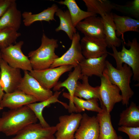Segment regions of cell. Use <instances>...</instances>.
Masks as SVG:
<instances>
[{"instance_id":"cell-1","label":"cell","mask_w":139,"mask_h":139,"mask_svg":"<svg viewBox=\"0 0 139 139\" xmlns=\"http://www.w3.org/2000/svg\"><path fill=\"white\" fill-rule=\"evenodd\" d=\"M36 117L27 106L10 109L0 117V132L7 136L15 135L28 125L36 123Z\"/></svg>"},{"instance_id":"cell-2","label":"cell","mask_w":139,"mask_h":139,"mask_svg":"<svg viewBox=\"0 0 139 139\" xmlns=\"http://www.w3.org/2000/svg\"><path fill=\"white\" fill-rule=\"evenodd\" d=\"M58 46L57 40L50 38L43 33L40 46L28 54L33 70H39L50 68L59 57L55 52Z\"/></svg>"},{"instance_id":"cell-3","label":"cell","mask_w":139,"mask_h":139,"mask_svg":"<svg viewBox=\"0 0 139 139\" xmlns=\"http://www.w3.org/2000/svg\"><path fill=\"white\" fill-rule=\"evenodd\" d=\"M123 46L120 51H118L116 47L112 46L113 52H108V54L112 56L115 59L116 64V68L120 69L123 64H126L131 68L133 72V79L139 81V44L136 38L132 41L128 40L125 44L129 47V49L125 47L123 41ZM124 44V45H125Z\"/></svg>"},{"instance_id":"cell-4","label":"cell","mask_w":139,"mask_h":139,"mask_svg":"<svg viewBox=\"0 0 139 139\" xmlns=\"http://www.w3.org/2000/svg\"><path fill=\"white\" fill-rule=\"evenodd\" d=\"M106 68L110 81L117 86L121 92L123 104L127 106L130 99L134 94L130 86L133 75L131 68L124 64L120 69H118L107 60L106 61Z\"/></svg>"},{"instance_id":"cell-5","label":"cell","mask_w":139,"mask_h":139,"mask_svg":"<svg viewBox=\"0 0 139 139\" xmlns=\"http://www.w3.org/2000/svg\"><path fill=\"white\" fill-rule=\"evenodd\" d=\"M23 44L24 42L20 41L0 49L2 58L13 67L30 72L33 70L30 61L21 50Z\"/></svg>"},{"instance_id":"cell-6","label":"cell","mask_w":139,"mask_h":139,"mask_svg":"<svg viewBox=\"0 0 139 139\" xmlns=\"http://www.w3.org/2000/svg\"><path fill=\"white\" fill-rule=\"evenodd\" d=\"M100 78L101 84L99 87L100 103L110 113L116 103L122 101V97L119 88L110 81L106 68Z\"/></svg>"},{"instance_id":"cell-7","label":"cell","mask_w":139,"mask_h":139,"mask_svg":"<svg viewBox=\"0 0 139 139\" xmlns=\"http://www.w3.org/2000/svg\"><path fill=\"white\" fill-rule=\"evenodd\" d=\"M73 67L72 66L68 65L39 70H32L29 73L44 88L50 90L56 84L59 78L63 74L70 71Z\"/></svg>"},{"instance_id":"cell-8","label":"cell","mask_w":139,"mask_h":139,"mask_svg":"<svg viewBox=\"0 0 139 139\" xmlns=\"http://www.w3.org/2000/svg\"><path fill=\"white\" fill-rule=\"evenodd\" d=\"M80 35L78 32L74 35L70 47L63 55L56 59L51 66L53 68L64 65H71L74 67L79 65L84 57L80 44Z\"/></svg>"},{"instance_id":"cell-9","label":"cell","mask_w":139,"mask_h":139,"mask_svg":"<svg viewBox=\"0 0 139 139\" xmlns=\"http://www.w3.org/2000/svg\"><path fill=\"white\" fill-rule=\"evenodd\" d=\"M80 113L73 112L59 117V122L55 126L56 139H73L78 129L82 118Z\"/></svg>"},{"instance_id":"cell-10","label":"cell","mask_w":139,"mask_h":139,"mask_svg":"<svg viewBox=\"0 0 139 139\" xmlns=\"http://www.w3.org/2000/svg\"><path fill=\"white\" fill-rule=\"evenodd\" d=\"M0 74V84L4 92L10 93L18 90L23 77L20 69L11 67L2 59Z\"/></svg>"},{"instance_id":"cell-11","label":"cell","mask_w":139,"mask_h":139,"mask_svg":"<svg viewBox=\"0 0 139 139\" xmlns=\"http://www.w3.org/2000/svg\"><path fill=\"white\" fill-rule=\"evenodd\" d=\"M24 71V76L18 90L35 97L39 102L47 99L53 94L50 90L42 87L36 79L29 74V72Z\"/></svg>"},{"instance_id":"cell-12","label":"cell","mask_w":139,"mask_h":139,"mask_svg":"<svg viewBox=\"0 0 139 139\" xmlns=\"http://www.w3.org/2000/svg\"><path fill=\"white\" fill-rule=\"evenodd\" d=\"M55 126L45 127L39 123L30 124L11 139H54Z\"/></svg>"},{"instance_id":"cell-13","label":"cell","mask_w":139,"mask_h":139,"mask_svg":"<svg viewBox=\"0 0 139 139\" xmlns=\"http://www.w3.org/2000/svg\"><path fill=\"white\" fill-rule=\"evenodd\" d=\"M74 68V70L69 73L68 77L66 80L63 82H58L53 88V90L55 91H58L62 87L65 88L68 90L69 93H65L63 94V95L69 100L68 109V112L71 113L76 112V108L73 103V99L78 81L81 79L83 75L79 65Z\"/></svg>"},{"instance_id":"cell-14","label":"cell","mask_w":139,"mask_h":139,"mask_svg":"<svg viewBox=\"0 0 139 139\" xmlns=\"http://www.w3.org/2000/svg\"><path fill=\"white\" fill-rule=\"evenodd\" d=\"M76 28L84 36L105 40L104 25L101 17L97 16L89 17L78 23Z\"/></svg>"},{"instance_id":"cell-15","label":"cell","mask_w":139,"mask_h":139,"mask_svg":"<svg viewBox=\"0 0 139 139\" xmlns=\"http://www.w3.org/2000/svg\"><path fill=\"white\" fill-rule=\"evenodd\" d=\"M99 125L97 116L82 115L79 126L74 138L77 139H98Z\"/></svg>"},{"instance_id":"cell-16","label":"cell","mask_w":139,"mask_h":139,"mask_svg":"<svg viewBox=\"0 0 139 139\" xmlns=\"http://www.w3.org/2000/svg\"><path fill=\"white\" fill-rule=\"evenodd\" d=\"M80 44L85 58H98L108 54L105 40L84 36L81 39Z\"/></svg>"},{"instance_id":"cell-17","label":"cell","mask_w":139,"mask_h":139,"mask_svg":"<svg viewBox=\"0 0 139 139\" xmlns=\"http://www.w3.org/2000/svg\"><path fill=\"white\" fill-rule=\"evenodd\" d=\"M38 101L35 97L18 90L4 93L0 103V110L5 108L10 109L18 108Z\"/></svg>"},{"instance_id":"cell-18","label":"cell","mask_w":139,"mask_h":139,"mask_svg":"<svg viewBox=\"0 0 139 139\" xmlns=\"http://www.w3.org/2000/svg\"><path fill=\"white\" fill-rule=\"evenodd\" d=\"M108 55L96 58H84L79 64L82 74L88 77L95 75L101 77L106 68Z\"/></svg>"},{"instance_id":"cell-19","label":"cell","mask_w":139,"mask_h":139,"mask_svg":"<svg viewBox=\"0 0 139 139\" xmlns=\"http://www.w3.org/2000/svg\"><path fill=\"white\" fill-rule=\"evenodd\" d=\"M113 18L116 29V35L118 38L121 36L124 45L126 43L124 38L125 32L128 31L139 32V20L113 13Z\"/></svg>"},{"instance_id":"cell-20","label":"cell","mask_w":139,"mask_h":139,"mask_svg":"<svg viewBox=\"0 0 139 139\" xmlns=\"http://www.w3.org/2000/svg\"><path fill=\"white\" fill-rule=\"evenodd\" d=\"M101 107V111L96 116L99 125L98 139H118V136L112 125L110 113L103 105Z\"/></svg>"},{"instance_id":"cell-21","label":"cell","mask_w":139,"mask_h":139,"mask_svg":"<svg viewBox=\"0 0 139 139\" xmlns=\"http://www.w3.org/2000/svg\"><path fill=\"white\" fill-rule=\"evenodd\" d=\"M22 17V14L18 9L14 0L0 18V30L11 28L18 31L21 26Z\"/></svg>"},{"instance_id":"cell-22","label":"cell","mask_w":139,"mask_h":139,"mask_svg":"<svg viewBox=\"0 0 139 139\" xmlns=\"http://www.w3.org/2000/svg\"><path fill=\"white\" fill-rule=\"evenodd\" d=\"M62 91H56L53 94L47 99L39 102H34L27 106L34 113L39 123L44 127H47L50 126L44 119L42 115V111L46 107L50 104L58 102L62 104L66 109L68 108V105L65 103L59 101V97Z\"/></svg>"},{"instance_id":"cell-23","label":"cell","mask_w":139,"mask_h":139,"mask_svg":"<svg viewBox=\"0 0 139 139\" xmlns=\"http://www.w3.org/2000/svg\"><path fill=\"white\" fill-rule=\"evenodd\" d=\"M58 8L57 5L54 4L51 7L38 13L33 14L30 12H24L22 13L24 25L29 27L37 21L49 22L51 21H56L54 15Z\"/></svg>"},{"instance_id":"cell-24","label":"cell","mask_w":139,"mask_h":139,"mask_svg":"<svg viewBox=\"0 0 139 139\" xmlns=\"http://www.w3.org/2000/svg\"><path fill=\"white\" fill-rule=\"evenodd\" d=\"M113 13L107 14L101 17L104 25L105 40L108 47H119L122 40L117 37L116 29L113 18Z\"/></svg>"},{"instance_id":"cell-25","label":"cell","mask_w":139,"mask_h":139,"mask_svg":"<svg viewBox=\"0 0 139 139\" xmlns=\"http://www.w3.org/2000/svg\"><path fill=\"white\" fill-rule=\"evenodd\" d=\"M81 79L82 80V83L78 81L74 96L85 100L97 99L101 103L99 86L93 87L91 86L89 82L88 77L87 76L83 75Z\"/></svg>"},{"instance_id":"cell-26","label":"cell","mask_w":139,"mask_h":139,"mask_svg":"<svg viewBox=\"0 0 139 139\" xmlns=\"http://www.w3.org/2000/svg\"><path fill=\"white\" fill-rule=\"evenodd\" d=\"M118 125L128 127H139V108L134 102L124 110L120 115Z\"/></svg>"},{"instance_id":"cell-27","label":"cell","mask_w":139,"mask_h":139,"mask_svg":"<svg viewBox=\"0 0 139 139\" xmlns=\"http://www.w3.org/2000/svg\"><path fill=\"white\" fill-rule=\"evenodd\" d=\"M57 2L67 6L70 13L73 24L75 28L78 23L85 18L90 16H97L92 13L81 9L75 0H65Z\"/></svg>"},{"instance_id":"cell-28","label":"cell","mask_w":139,"mask_h":139,"mask_svg":"<svg viewBox=\"0 0 139 139\" xmlns=\"http://www.w3.org/2000/svg\"><path fill=\"white\" fill-rule=\"evenodd\" d=\"M87 11L102 17L114 10V3L107 0H83Z\"/></svg>"},{"instance_id":"cell-29","label":"cell","mask_w":139,"mask_h":139,"mask_svg":"<svg viewBox=\"0 0 139 139\" xmlns=\"http://www.w3.org/2000/svg\"><path fill=\"white\" fill-rule=\"evenodd\" d=\"M55 14L59 18L60 21V24L56 29L55 31H64L72 40L74 34L77 32V29L73 24L68 10L63 11L58 8Z\"/></svg>"},{"instance_id":"cell-30","label":"cell","mask_w":139,"mask_h":139,"mask_svg":"<svg viewBox=\"0 0 139 139\" xmlns=\"http://www.w3.org/2000/svg\"><path fill=\"white\" fill-rule=\"evenodd\" d=\"M97 99L84 100L74 96L73 102L76 109V113H80L85 110L99 112L102 110L99 105Z\"/></svg>"},{"instance_id":"cell-31","label":"cell","mask_w":139,"mask_h":139,"mask_svg":"<svg viewBox=\"0 0 139 139\" xmlns=\"http://www.w3.org/2000/svg\"><path fill=\"white\" fill-rule=\"evenodd\" d=\"M21 35L20 32L11 28L0 30V49L13 44Z\"/></svg>"},{"instance_id":"cell-32","label":"cell","mask_w":139,"mask_h":139,"mask_svg":"<svg viewBox=\"0 0 139 139\" xmlns=\"http://www.w3.org/2000/svg\"><path fill=\"white\" fill-rule=\"evenodd\" d=\"M114 10L125 15V16L138 20L139 0H134L127 4L121 5L114 4Z\"/></svg>"},{"instance_id":"cell-33","label":"cell","mask_w":139,"mask_h":139,"mask_svg":"<svg viewBox=\"0 0 139 139\" xmlns=\"http://www.w3.org/2000/svg\"><path fill=\"white\" fill-rule=\"evenodd\" d=\"M118 130L119 131L127 134L129 139H139V127H132L121 126L118 127Z\"/></svg>"},{"instance_id":"cell-34","label":"cell","mask_w":139,"mask_h":139,"mask_svg":"<svg viewBox=\"0 0 139 139\" xmlns=\"http://www.w3.org/2000/svg\"><path fill=\"white\" fill-rule=\"evenodd\" d=\"M14 0H0V18Z\"/></svg>"},{"instance_id":"cell-35","label":"cell","mask_w":139,"mask_h":139,"mask_svg":"<svg viewBox=\"0 0 139 139\" xmlns=\"http://www.w3.org/2000/svg\"><path fill=\"white\" fill-rule=\"evenodd\" d=\"M4 93V92L2 89L0 82V103L2 100Z\"/></svg>"},{"instance_id":"cell-36","label":"cell","mask_w":139,"mask_h":139,"mask_svg":"<svg viewBox=\"0 0 139 139\" xmlns=\"http://www.w3.org/2000/svg\"><path fill=\"white\" fill-rule=\"evenodd\" d=\"M118 139H123L122 137L120 136H118Z\"/></svg>"},{"instance_id":"cell-37","label":"cell","mask_w":139,"mask_h":139,"mask_svg":"<svg viewBox=\"0 0 139 139\" xmlns=\"http://www.w3.org/2000/svg\"><path fill=\"white\" fill-rule=\"evenodd\" d=\"M2 59V57H1V51L0 50V61Z\"/></svg>"},{"instance_id":"cell-38","label":"cell","mask_w":139,"mask_h":139,"mask_svg":"<svg viewBox=\"0 0 139 139\" xmlns=\"http://www.w3.org/2000/svg\"><path fill=\"white\" fill-rule=\"evenodd\" d=\"M73 139H77L76 138H74Z\"/></svg>"},{"instance_id":"cell-39","label":"cell","mask_w":139,"mask_h":139,"mask_svg":"<svg viewBox=\"0 0 139 139\" xmlns=\"http://www.w3.org/2000/svg\"><path fill=\"white\" fill-rule=\"evenodd\" d=\"M56 139V138H55V139Z\"/></svg>"}]
</instances>
